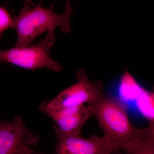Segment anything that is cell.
Instances as JSON below:
<instances>
[{
	"instance_id": "obj_1",
	"label": "cell",
	"mask_w": 154,
	"mask_h": 154,
	"mask_svg": "<svg viewBox=\"0 0 154 154\" xmlns=\"http://www.w3.org/2000/svg\"><path fill=\"white\" fill-rule=\"evenodd\" d=\"M88 105L104 132L103 137L112 151L122 149L132 139L137 127L133 125L126 107L121 101L104 93Z\"/></svg>"
},
{
	"instance_id": "obj_2",
	"label": "cell",
	"mask_w": 154,
	"mask_h": 154,
	"mask_svg": "<svg viewBox=\"0 0 154 154\" xmlns=\"http://www.w3.org/2000/svg\"><path fill=\"white\" fill-rule=\"evenodd\" d=\"M31 4L33 3L26 0L21 12L14 20V28L17 35L15 47L28 46L44 32L54 33V30L58 27H60L63 33L70 32V20L65 12L57 14L54 11V5L50 8L41 6L31 8Z\"/></svg>"
},
{
	"instance_id": "obj_3",
	"label": "cell",
	"mask_w": 154,
	"mask_h": 154,
	"mask_svg": "<svg viewBox=\"0 0 154 154\" xmlns=\"http://www.w3.org/2000/svg\"><path fill=\"white\" fill-rule=\"evenodd\" d=\"M55 40L54 33H50L34 45L0 51V65L7 62L30 70L47 67L54 72H60L62 67L49 53Z\"/></svg>"
},
{
	"instance_id": "obj_4",
	"label": "cell",
	"mask_w": 154,
	"mask_h": 154,
	"mask_svg": "<svg viewBox=\"0 0 154 154\" xmlns=\"http://www.w3.org/2000/svg\"><path fill=\"white\" fill-rule=\"evenodd\" d=\"M76 76L78 81L74 85L61 92L51 101H46L43 104L57 109L80 107L85 103L94 102L104 94L102 82L99 80L91 82L85 70H79Z\"/></svg>"
},
{
	"instance_id": "obj_5",
	"label": "cell",
	"mask_w": 154,
	"mask_h": 154,
	"mask_svg": "<svg viewBox=\"0 0 154 154\" xmlns=\"http://www.w3.org/2000/svg\"><path fill=\"white\" fill-rule=\"evenodd\" d=\"M39 137L25 125L22 117L11 122L0 119V154H30L38 145Z\"/></svg>"
},
{
	"instance_id": "obj_6",
	"label": "cell",
	"mask_w": 154,
	"mask_h": 154,
	"mask_svg": "<svg viewBox=\"0 0 154 154\" xmlns=\"http://www.w3.org/2000/svg\"><path fill=\"white\" fill-rule=\"evenodd\" d=\"M53 128L57 140L56 154H110L112 151L103 137L93 135L85 138L81 135L64 134L55 125Z\"/></svg>"
},
{
	"instance_id": "obj_7",
	"label": "cell",
	"mask_w": 154,
	"mask_h": 154,
	"mask_svg": "<svg viewBox=\"0 0 154 154\" xmlns=\"http://www.w3.org/2000/svg\"><path fill=\"white\" fill-rule=\"evenodd\" d=\"M39 109L55 122L58 129L64 134L81 135L82 128L86 121L93 116L89 107H80L53 108L43 103Z\"/></svg>"
},
{
	"instance_id": "obj_8",
	"label": "cell",
	"mask_w": 154,
	"mask_h": 154,
	"mask_svg": "<svg viewBox=\"0 0 154 154\" xmlns=\"http://www.w3.org/2000/svg\"><path fill=\"white\" fill-rule=\"evenodd\" d=\"M122 149L125 154H154L153 122H151L145 128H137L132 139Z\"/></svg>"
},
{
	"instance_id": "obj_9",
	"label": "cell",
	"mask_w": 154,
	"mask_h": 154,
	"mask_svg": "<svg viewBox=\"0 0 154 154\" xmlns=\"http://www.w3.org/2000/svg\"><path fill=\"white\" fill-rule=\"evenodd\" d=\"M14 21L5 8L0 7V37L10 28H14Z\"/></svg>"
},
{
	"instance_id": "obj_10",
	"label": "cell",
	"mask_w": 154,
	"mask_h": 154,
	"mask_svg": "<svg viewBox=\"0 0 154 154\" xmlns=\"http://www.w3.org/2000/svg\"><path fill=\"white\" fill-rule=\"evenodd\" d=\"M66 1V11L65 12L68 14L72 15L73 12V9L72 8L71 5L70 0H65Z\"/></svg>"
},
{
	"instance_id": "obj_11",
	"label": "cell",
	"mask_w": 154,
	"mask_h": 154,
	"mask_svg": "<svg viewBox=\"0 0 154 154\" xmlns=\"http://www.w3.org/2000/svg\"><path fill=\"white\" fill-rule=\"evenodd\" d=\"M42 154L41 152H33L31 153V154Z\"/></svg>"
},
{
	"instance_id": "obj_12",
	"label": "cell",
	"mask_w": 154,
	"mask_h": 154,
	"mask_svg": "<svg viewBox=\"0 0 154 154\" xmlns=\"http://www.w3.org/2000/svg\"><path fill=\"white\" fill-rule=\"evenodd\" d=\"M27 1H29V2H30L32 3V2H31V0H27Z\"/></svg>"
},
{
	"instance_id": "obj_13",
	"label": "cell",
	"mask_w": 154,
	"mask_h": 154,
	"mask_svg": "<svg viewBox=\"0 0 154 154\" xmlns=\"http://www.w3.org/2000/svg\"></svg>"
}]
</instances>
